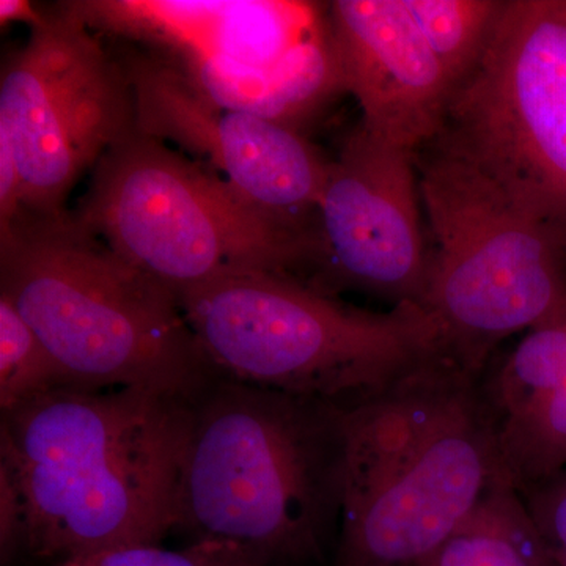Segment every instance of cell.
Masks as SVG:
<instances>
[{
  "instance_id": "8992f818",
  "label": "cell",
  "mask_w": 566,
  "mask_h": 566,
  "mask_svg": "<svg viewBox=\"0 0 566 566\" xmlns=\"http://www.w3.org/2000/svg\"><path fill=\"white\" fill-rule=\"evenodd\" d=\"M70 212L177 293L237 274L307 283L322 262L318 227L260 207L207 164L139 132L104 153Z\"/></svg>"
},
{
  "instance_id": "52a82bcc",
  "label": "cell",
  "mask_w": 566,
  "mask_h": 566,
  "mask_svg": "<svg viewBox=\"0 0 566 566\" xmlns=\"http://www.w3.org/2000/svg\"><path fill=\"white\" fill-rule=\"evenodd\" d=\"M433 233L423 308L447 353L483 374L497 348L566 308V238L436 142L416 151Z\"/></svg>"
},
{
  "instance_id": "2e32d148",
  "label": "cell",
  "mask_w": 566,
  "mask_h": 566,
  "mask_svg": "<svg viewBox=\"0 0 566 566\" xmlns=\"http://www.w3.org/2000/svg\"><path fill=\"white\" fill-rule=\"evenodd\" d=\"M416 566H556L512 485L488 495L474 515Z\"/></svg>"
},
{
  "instance_id": "6da1fadb",
  "label": "cell",
  "mask_w": 566,
  "mask_h": 566,
  "mask_svg": "<svg viewBox=\"0 0 566 566\" xmlns=\"http://www.w3.org/2000/svg\"><path fill=\"white\" fill-rule=\"evenodd\" d=\"M197 400L63 387L6 412L0 472L40 557L158 545L180 524L182 463Z\"/></svg>"
},
{
  "instance_id": "8fae6325",
  "label": "cell",
  "mask_w": 566,
  "mask_h": 566,
  "mask_svg": "<svg viewBox=\"0 0 566 566\" xmlns=\"http://www.w3.org/2000/svg\"><path fill=\"white\" fill-rule=\"evenodd\" d=\"M112 51L132 85L137 132L202 158L260 207L316 226L331 159L303 133L218 106L151 52L128 43Z\"/></svg>"
},
{
  "instance_id": "277c9868",
  "label": "cell",
  "mask_w": 566,
  "mask_h": 566,
  "mask_svg": "<svg viewBox=\"0 0 566 566\" xmlns=\"http://www.w3.org/2000/svg\"><path fill=\"white\" fill-rule=\"evenodd\" d=\"M0 294L39 334L73 389L197 400L216 371L170 286L74 221L22 212L0 233Z\"/></svg>"
},
{
  "instance_id": "5bb4252c",
  "label": "cell",
  "mask_w": 566,
  "mask_h": 566,
  "mask_svg": "<svg viewBox=\"0 0 566 566\" xmlns=\"http://www.w3.org/2000/svg\"><path fill=\"white\" fill-rule=\"evenodd\" d=\"M506 480L516 491L566 468V308L483 374Z\"/></svg>"
},
{
  "instance_id": "30bf717a",
  "label": "cell",
  "mask_w": 566,
  "mask_h": 566,
  "mask_svg": "<svg viewBox=\"0 0 566 566\" xmlns=\"http://www.w3.org/2000/svg\"><path fill=\"white\" fill-rule=\"evenodd\" d=\"M420 203L416 151L359 123L331 159L316 208L322 262L307 285L335 297L356 290L392 307H423L431 249Z\"/></svg>"
},
{
  "instance_id": "4fadbf2b",
  "label": "cell",
  "mask_w": 566,
  "mask_h": 566,
  "mask_svg": "<svg viewBox=\"0 0 566 566\" xmlns=\"http://www.w3.org/2000/svg\"><path fill=\"white\" fill-rule=\"evenodd\" d=\"M345 92L368 132L417 151L444 123L452 85L403 0L327 3Z\"/></svg>"
},
{
  "instance_id": "ba28073f",
  "label": "cell",
  "mask_w": 566,
  "mask_h": 566,
  "mask_svg": "<svg viewBox=\"0 0 566 566\" xmlns=\"http://www.w3.org/2000/svg\"><path fill=\"white\" fill-rule=\"evenodd\" d=\"M566 238V0H506L433 139Z\"/></svg>"
},
{
  "instance_id": "7a4b0ae2",
  "label": "cell",
  "mask_w": 566,
  "mask_h": 566,
  "mask_svg": "<svg viewBox=\"0 0 566 566\" xmlns=\"http://www.w3.org/2000/svg\"><path fill=\"white\" fill-rule=\"evenodd\" d=\"M483 374L446 353L345 406L335 566L419 565L510 485Z\"/></svg>"
},
{
  "instance_id": "7c38bea8",
  "label": "cell",
  "mask_w": 566,
  "mask_h": 566,
  "mask_svg": "<svg viewBox=\"0 0 566 566\" xmlns=\"http://www.w3.org/2000/svg\"><path fill=\"white\" fill-rule=\"evenodd\" d=\"M93 32L175 66L273 71L329 25L327 3L71 0Z\"/></svg>"
},
{
  "instance_id": "44dd1931",
  "label": "cell",
  "mask_w": 566,
  "mask_h": 566,
  "mask_svg": "<svg viewBox=\"0 0 566 566\" xmlns=\"http://www.w3.org/2000/svg\"><path fill=\"white\" fill-rule=\"evenodd\" d=\"M22 214V177L13 147L0 129V233L7 232Z\"/></svg>"
},
{
  "instance_id": "ac0fdd59",
  "label": "cell",
  "mask_w": 566,
  "mask_h": 566,
  "mask_svg": "<svg viewBox=\"0 0 566 566\" xmlns=\"http://www.w3.org/2000/svg\"><path fill=\"white\" fill-rule=\"evenodd\" d=\"M70 387L54 357L9 297L0 294V406L13 411Z\"/></svg>"
},
{
  "instance_id": "ffe728a7",
  "label": "cell",
  "mask_w": 566,
  "mask_h": 566,
  "mask_svg": "<svg viewBox=\"0 0 566 566\" xmlns=\"http://www.w3.org/2000/svg\"><path fill=\"white\" fill-rule=\"evenodd\" d=\"M517 494L553 564L566 566V468Z\"/></svg>"
},
{
  "instance_id": "3957f363",
  "label": "cell",
  "mask_w": 566,
  "mask_h": 566,
  "mask_svg": "<svg viewBox=\"0 0 566 566\" xmlns=\"http://www.w3.org/2000/svg\"><path fill=\"white\" fill-rule=\"evenodd\" d=\"M344 406L227 381L193 406L180 524L271 566L337 558Z\"/></svg>"
},
{
  "instance_id": "5b68a950",
  "label": "cell",
  "mask_w": 566,
  "mask_h": 566,
  "mask_svg": "<svg viewBox=\"0 0 566 566\" xmlns=\"http://www.w3.org/2000/svg\"><path fill=\"white\" fill-rule=\"evenodd\" d=\"M178 296L216 375L344 408L447 353L420 305L365 311L290 275H227Z\"/></svg>"
},
{
  "instance_id": "d6986e66",
  "label": "cell",
  "mask_w": 566,
  "mask_h": 566,
  "mask_svg": "<svg viewBox=\"0 0 566 566\" xmlns=\"http://www.w3.org/2000/svg\"><path fill=\"white\" fill-rule=\"evenodd\" d=\"M57 566H263L262 560L230 543L197 539L186 549L170 551L158 545L115 547L102 553L69 558Z\"/></svg>"
},
{
  "instance_id": "9c48e42d",
  "label": "cell",
  "mask_w": 566,
  "mask_h": 566,
  "mask_svg": "<svg viewBox=\"0 0 566 566\" xmlns=\"http://www.w3.org/2000/svg\"><path fill=\"white\" fill-rule=\"evenodd\" d=\"M0 129L22 177V212L65 216L82 175L137 132L132 85L98 33L59 2L3 61Z\"/></svg>"
},
{
  "instance_id": "e0dca14e",
  "label": "cell",
  "mask_w": 566,
  "mask_h": 566,
  "mask_svg": "<svg viewBox=\"0 0 566 566\" xmlns=\"http://www.w3.org/2000/svg\"><path fill=\"white\" fill-rule=\"evenodd\" d=\"M452 85L463 84L485 57L506 0H403Z\"/></svg>"
},
{
  "instance_id": "7402d4cb",
  "label": "cell",
  "mask_w": 566,
  "mask_h": 566,
  "mask_svg": "<svg viewBox=\"0 0 566 566\" xmlns=\"http://www.w3.org/2000/svg\"><path fill=\"white\" fill-rule=\"evenodd\" d=\"M44 20V7H35L28 0H0V24H25L36 28Z\"/></svg>"
},
{
  "instance_id": "9a60e30c",
  "label": "cell",
  "mask_w": 566,
  "mask_h": 566,
  "mask_svg": "<svg viewBox=\"0 0 566 566\" xmlns=\"http://www.w3.org/2000/svg\"><path fill=\"white\" fill-rule=\"evenodd\" d=\"M175 69L218 106L266 118L300 133L334 102L335 96L346 93L331 24L277 70H230L210 65Z\"/></svg>"
}]
</instances>
